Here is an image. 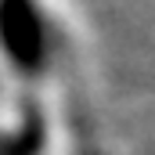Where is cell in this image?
Masks as SVG:
<instances>
[{
	"mask_svg": "<svg viewBox=\"0 0 155 155\" xmlns=\"http://www.w3.org/2000/svg\"><path fill=\"white\" fill-rule=\"evenodd\" d=\"M51 36L40 0H0V51L18 76H47Z\"/></svg>",
	"mask_w": 155,
	"mask_h": 155,
	"instance_id": "obj_1",
	"label": "cell"
}]
</instances>
